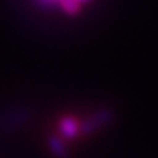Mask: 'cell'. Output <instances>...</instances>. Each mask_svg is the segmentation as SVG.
I'll return each mask as SVG.
<instances>
[{"mask_svg":"<svg viewBox=\"0 0 158 158\" xmlns=\"http://www.w3.org/2000/svg\"><path fill=\"white\" fill-rule=\"evenodd\" d=\"M32 120V110L28 106H9L0 112V134H12L25 127Z\"/></svg>","mask_w":158,"mask_h":158,"instance_id":"obj_1","label":"cell"},{"mask_svg":"<svg viewBox=\"0 0 158 158\" xmlns=\"http://www.w3.org/2000/svg\"><path fill=\"white\" fill-rule=\"evenodd\" d=\"M115 120V114L110 107H100L80 120V137H91L98 131L107 127Z\"/></svg>","mask_w":158,"mask_h":158,"instance_id":"obj_2","label":"cell"},{"mask_svg":"<svg viewBox=\"0 0 158 158\" xmlns=\"http://www.w3.org/2000/svg\"><path fill=\"white\" fill-rule=\"evenodd\" d=\"M58 135L66 140H75L80 137V120L74 115H64L58 120Z\"/></svg>","mask_w":158,"mask_h":158,"instance_id":"obj_3","label":"cell"},{"mask_svg":"<svg viewBox=\"0 0 158 158\" xmlns=\"http://www.w3.org/2000/svg\"><path fill=\"white\" fill-rule=\"evenodd\" d=\"M48 149L54 158H69L68 144L58 134H51L48 137Z\"/></svg>","mask_w":158,"mask_h":158,"instance_id":"obj_4","label":"cell"},{"mask_svg":"<svg viewBox=\"0 0 158 158\" xmlns=\"http://www.w3.org/2000/svg\"><path fill=\"white\" fill-rule=\"evenodd\" d=\"M42 2L46 5H57L68 15H77L81 11L83 5L89 0H42Z\"/></svg>","mask_w":158,"mask_h":158,"instance_id":"obj_5","label":"cell"}]
</instances>
